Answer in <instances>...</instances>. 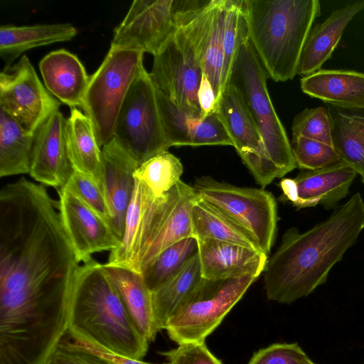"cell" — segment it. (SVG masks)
<instances>
[{
	"instance_id": "cell-1",
	"label": "cell",
	"mask_w": 364,
	"mask_h": 364,
	"mask_svg": "<svg viewBox=\"0 0 364 364\" xmlns=\"http://www.w3.org/2000/svg\"><path fill=\"white\" fill-rule=\"evenodd\" d=\"M45 186L22 177L0 191V292L69 296L80 265Z\"/></svg>"
},
{
	"instance_id": "cell-2",
	"label": "cell",
	"mask_w": 364,
	"mask_h": 364,
	"mask_svg": "<svg viewBox=\"0 0 364 364\" xmlns=\"http://www.w3.org/2000/svg\"><path fill=\"white\" fill-rule=\"evenodd\" d=\"M364 229V200L355 193L331 215L307 231L291 228L266 263L264 284L269 300L291 304L326 283Z\"/></svg>"
},
{
	"instance_id": "cell-3",
	"label": "cell",
	"mask_w": 364,
	"mask_h": 364,
	"mask_svg": "<svg viewBox=\"0 0 364 364\" xmlns=\"http://www.w3.org/2000/svg\"><path fill=\"white\" fill-rule=\"evenodd\" d=\"M108 351L142 360L149 342L138 331L104 264H80L70 295L66 334Z\"/></svg>"
},
{
	"instance_id": "cell-4",
	"label": "cell",
	"mask_w": 364,
	"mask_h": 364,
	"mask_svg": "<svg viewBox=\"0 0 364 364\" xmlns=\"http://www.w3.org/2000/svg\"><path fill=\"white\" fill-rule=\"evenodd\" d=\"M248 37L268 77L276 82L297 74L315 19L318 0H243Z\"/></svg>"
},
{
	"instance_id": "cell-5",
	"label": "cell",
	"mask_w": 364,
	"mask_h": 364,
	"mask_svg": "<svg viewBox=\"0 0 364 364\" xmlns=\"http://www.w3.org/2000/svg\"><path fill=\"white\" fill-rule=\"evenodd\" d=\"M268 77L247 36L240 45L228 83L241 95L260 134L266 159L282 178L297 166L291 144L268 92Z\"/></svg>"
},
{
	"instance_id": "cell-6",
	"label": "cell",
	"mask_w": 364,
	"mask_h": 364,
	"mask_svg": "<svg viewBox=\"0 0 364 364\" xmlns=\"http://www.w3.org/2000/svg\"><path fill=\"white\" fill-rule=\"evenodd\" d=\"M257 278H202L167 322L169 338L178 345L205 343Z\"/></svg>"
},
{
	"instance_id": "cell-7",
	"label": "cell",
	"mask_w": 364,
	"mask_h": 364,
	"mask_svg": "<svg viewBox=\"0 0 364 364\" xmlns=\"http://www.w3.org/2000/svg\"><path fill=\"white\" fill-rule=\"evenodd\" d=\"M144 53L110 46L90 76L81 108L91 120L100 147L114 137L117 118L134 80L145 68Z\"/></svg>"
},
{
	"instance_id": "cell-8",
	"label": "cell",
	"mask_w": 364,
	"mask_h": 364,
	"mask_svg": "<svg viewBox=\"0 0 364 364\" xmlns=\"http://www.w3.org/2000/svg\"><path fill=\"white\" fill-rule=\"evenodd\" d=\"M196 198L193 186L182 181L160 197L154 196L144 185V205L134 272L141 274L164 250L193 237L191 210Z\"/></svg>"
},
{
	"instance_id": "cell-9",
	"label": "cell",
	"mask_w": 364,
	"mask_h": 364,
	"mask_svg": "<svg viewBox=\"0 0 364 364\" xmlns=\"http://www.w3.org/2000/svg\"><path fill=\"white\" fill-rule=\"evenodd\" d=\"M197 196L245 230L261 251L269 254L277 232V203L264 188L239 187L210 176L197 178Z\"/></svg>"
},
{
	"instance_id": "cell-10",
	"label": "cell",
	"mask_w": 364,
	"mask_h": 364,
	"mask_svg": "<svg viewBox=\"0 0 364 364\" xmlns=\"http://www.w3.org/2000/svg\"><path fill=\"white\" fill-rule=\"evenodd\" d=\"M113 138L139 166L171 147L162 124L156 89L145 68L126 95Z\"/></svg>"
},
{
	"instance_id": "cell-11",
	"label": "cell",
	"mask_w": 364,
	"mask_h": 364,
	"mask_svg": "<svg viewBox=\"0 0 364 364\" xmlns=\"http://www.w3.org/2000/svg\"><path fill=\"white\" fill-rule=\"evenodd\" d=\"M173 11L176 25L192 43L218 103L223 91L224 0H174Z\"/></svg>"
},
{
	"instance_id": "cell-12",
	"label": "cell",
	"mask_w": 364,
	"mask_h": 364,
	"mask_svg": "<svg viewBox=\"0 0 364 364\" xmlns=\"http://www.w3.org/2000/svg\"><path fill=\"white\" fill-rule=\"evenodd\" d=\"M203 74L192 43L176 26L173 36L154 56L149 73L153 83L180 108L201 115L198 90Z\"/></svg>"
},
{
	"instance_id": "cell-13",
	"label": "cell",
	"mask_w": 364,
	"mask_h": 364,
	"mask_svg": "<svg viewBox=\"0 0 364 364\" xmlns=\"http://www.w3.org/2000/svg\"><path fill=\"white\" fill-rule=\"evenodd\" d=\"M60 106L26 55L1 72L0 109L26 131L35 134Z\"/></svg>"
},
{
	"instance_id": "cell-14",
	"label": "cell",
	"mask_w": 364,
	"mask_h": 364,
	"mask_svg": "<svg viewBox=\"0 0 364 364\" xmlns=\"http://www.w3.org/2000/svg\"><path fill=\"white\" fill-rule=\"evenodd\" d=\"M176 30L173 0H134L114 28L111 46L158 54Z\"/></svg>"
},
{
	"instance_id": "cell-15",
	"label": "cell",
	"mask_w": 364,
	"mask_h": 364,
	"mask_svg": "<svg viewBox=\"0 0 364 364\" xmlns=\"http://www.w3.org/2000/svg\"><path fill=\"white\" fill-rule=\"evenodd\" d=\"M218 112L232 146L256 181L264 188L279 173L267 161L257 127L237 88L228 83L217 104Z\"/></svg>"
},
{
	"instance_id": "cell-16",
	"label": "cell",
	"mask_w": 364,
	"mask_h": 364,
	"mask_svg": "<svg viewBox=\"0 0 364 364\" xmlns=\"http://www.w3.org/2000/svg\"><path fill=\"white\" fill-rule=\"evenodd\" d=\"M58 191L60 221L80 264L90 260L94 253L119 246L121 240L107 220L66 188Z\"/></svg>"
},
{
	"instance_id": "cell-17",
	"label": "cell",
	"mask_w": 364,
	"mask_h": 364,
	"mask_svg": "<svg viewBox=\"0 0 364 364\" xmlns=\"http://www.w3.org/2000/svg\"><path fill=\"white\" fill-rule=\"evenodd\" d=\"M357 175L341 159L320 169L301 170L294 178L282 179L279 186L286 200L298 209L318 205L331 209L348 195Z\"/></svg>"
},
{
	"instance_id": "cell-18",
	"label": "cell",
	"mask_w": 364,
	"mask_h": 364,
	"mask_svg": "<svg viewBox=\"0 0 364 364\" xmlns=\"http://www.w3.org/2000/svg\"><path fill=\"white\" fill-rule=\"evenodd\" d=\"M67 119L58 111L50 116L35 133L29 175L38 183L59 191L74 169L67 143Z\"/></svg>"
},
{
	"instance_id": "cell-19",
	"label": "cell",
	"mask_w": 364,
	"mask_h": 364,
	"mask_svg": "<svg viewBox=\"0 0 364 364\" xmlns=\"http://www.w3.org/2000/svg\"><path fill=\"white\" fill-rule=\"evenodd\" d=\"M156 95L164 129L171 146H232L217 112L203 117L180 108L157 89Z\"/></svg>"
},
{
	"instance_id": "cell-20",
	"label": "cell",
	"mask_w": 364,
	"mask_h": 364,
	"mask_svg": "<svg viewBox=\"0 0 364 364\" xmlns=\"http://www.w3.org/2000/svg\"><path fill=\"white\" fill-rule=\"evenodd\" d=\"M102 191L109 210L111 226L122 240L128 206L139 164L113 138L102 147Z\"/></svg>"
},
{
	"instance_id": "cell-21",
	"label": "cell",
	"mask_w": 364,
	"mask_h": 364,
	"mask_svg": "<svg viewBox=\"0 0 364 364\" xmlns=\"http://www.w3.org/2000/svg\"><path fill=\"white\" fill-rule=\"evenodd\" d=\"M201 274L205 279H223L244 274L258 277L267 255L236 244L211 240H197Z\"/></svg>"
},
{
	"instance_id": "cell-22",
	"label": "cell",
	"mask_w": 364,
	"mask_h": 364,
	"mask_svg": "<svg viewBox=\"0 0 364 364\" xmlns=\"http://www.w3.org/2000/svg\"><path fill=\"white\" fill-rule=\"evenodd\" d=\"M46 89L70 108L81 107L90 76L77 56L65 49L53 50L39 63Z\"/></svg>"
},
{
	"instance_id": "cell-23",
	"label": "cell",
	"mask_w": 364,
	"mask_h": 364,
	"mask_svg": "<svg viewBox=\"0 0 364 364\" xmlns=\"http://www.w3.org/2000/svg\"><path fill=\"white\" fill-rule=\"evenodd\" d=\"M363 10L364 0L348 4L312 28L301 54L297 74L305 77L320 70L331 57L348 23Z\"/></svg>"
},
{
	"instance_id": "cell-24",
	"label": "cell",
	"mask_w": 364,
	"mask_h": 364,
	"mask_svg": "<svg viewBox=\"0 0 364 364\" xmlns=\"http://www.w3.org/2000/svg\"><path fill=\"white\" fill-rule=\"evenodd\" d=\"M301 90L329 105L364 109V73L346 70H320L301 79Z\"/></svg>"
},
{
	"instance_id": "cell-25",
	"label": "cell",
	"mask_w": 364,
	"mask_h": 364,
	"mask_svg": "<svg viewBox=\"0 0 364 364\" xmlns=\"http://www.w3.org/2000/svg\"><path fill=\"white\" fill-rule=\"evenodd\" d=\"M66 131L68 154L73 169L93 180L102 190V149L91 120L77 107L70 108Z\"/></svg>"
},
{
	"instance_id": "cell-26",
	"label": "cell",
	"mask_w": 364,
	"mask_h": 364,
	"mask_svg": "<svg viewBox=\"0 0 364 364\" xmlns=\"http://www.w3.org/2000/svg\"><path fill=\"white\" fill-rule=\"evenodd\" d=\"M103 264L136 328L149 342L153 341L158 331L154 323L151 292L141 274Z\"/></svg>"
},
{
	"instance_id": "cell-27",
	"label": "cell",
	"mask_w": 364,
	"mask_h": 364,
	"mask_svg": "<svg viewBox=\"0 0 364 364\" xmlns=\"http://www.w3.org/2000/svg\"><path fill=\"white\" fill-rule=\"evenodd\" d=\"M77 33L70 23L3 25L0 27V57L8 67L28 50L70 41Z\"/></svg>"
},
{
	"instance_id": "cell-28",
	"label": "cell",
	"mask_w": 364,
	"mask_h": 364,
	"mask_svg": "<svg viewBox=\"0 0 364 364\" xmlns=\"http://www.w3.org/2000/svg\"><path fill=\"white\" fill-rule=\"evenodd\" d=\"M333 147L364 183V109L329 105Z\"/></svg>"
},
{
	"instance_id": "cell-29",
	"label": "cell",
	"mask_w": 364,
	"mask_h": 364,
	"mask_svg": "<svg viewBox=\"0 0 364 364\" xmlns=\"http://www.w3.org/2000/svg\"><path fill=\"white\" fill-rule=\"evenodd\" d=\"M192 236L239 245L261 251L256 241L242 228L198 196L191 210Z\"/></svg>"
},
{
	"instance_id": "cell-30",
	"label": "cell",
	"mask_w": 364,
	"mask_h": 364,
	"mask_svg": "<svg viewBox=\"0 0 364 364\" xmlns=\"http://www.w3.org/2000/svg\"><path fill=\"white\" fill-rule=\"evenodd\" d=\"M198 252L171 279L151 292L157 331L165 329L169 318L202 279Z\"/></svg>"
},
{
	"instance_id": "cell-31",
	"label": "cell",
	"mask_w": 364,
	"mask_h": 364,
	"mask_svg": "<svg viewBox=\"0 0 364 364\" xmlns=\"http://www.w3.org/2000/svg\"><path fill=\"white\" fill-rule=\"evenodd\" d=\"M35 134L0 109V176L29 173Z\"/></svg>"
},
{
	"instance_id": "cell-32",
	"label": "cell",
	"mask_w": 364,
	"mask_h": 364,
	"mask_svg": "<svg viewBox=\"0 0 364 364\" xmlns=\"http://www.w3.org/2000/svg\"><path fill=\"white\" fill-rule=\"evenodd\" d=\"M198 252V241L193 237L183 239L161 252L141 272L150 291L175 276Z\"/></svg>"
},
{
	"instance_id": "cell-33",
	"label": "cell",
	"mask_w": 364,
	"mask_h": 364,
	"mask_svg": "<svg viewBox=\"0 0 364 364\" xmlns=\"http://www.w3.org/2000/svg\"><path fill=\"white\" fill-rule=\"evenodd\" d=\"M132 198L127 211L124 233L119 246L109 252L105 264L134 269L136 257L139 228L144 205V185L135 177Z\"/></svg>"
},
{
	"instance_id": "cell-34",
	"label": "cell",
	"mask_w": 364,
	"mask_h": 364,
	"mask_svg": "<svg viewBox=\"0 0 364 364\" xmlns=\"http://www.w3.org/2000/svg\"><path fill=\"white\" fill-rule=\"evenodd\" d=\"M183 171L179 159L166 151L141 164L134 176L141 181L154 196L160 197L181 181Z\"/></svg>"
},
{
	"instance_id": "cell-35",
	"label": "cell",
	"mask_w": 364,
	"mask_h": 364,
	"mask_svg": "<svg viewBox=\"0 0 364 364\" xmlns=\"http://www.w3.org/2000/svg\"><path fill=\"white\" fill-rule=\"evenodd\" d=\"M225 20L223 33V90L227 87L232 68L244 39L248 36L243 11V0H224Z\"/></svg>"
},
{
	"instance_id": "cell-36",
	"label": "cell",
	"mask_w": 364,
	"mask_h": 364,
	"mask_svg": "<svg viewBox=\"0 0 364 364\" xmlns=\"http://www.w3.org/2000/svg\"><path fill=\"white\" fill-rule=\"evenodd\" d=\"M291 148L296 166L301 170H317L341 160L334 147L304 136L292 139Z\"/></svg>"
},
{
	"instance_id": "cell-37",
	"label": "cell",
	"mask_w": 364,
	"mask_h": 364,
	"mask_svg": "<svg viewBox=\"0 0 364 364\" xmlns=\"http://www.w3.org/2000/svg\"><path fill=\"white\" fill-rule=\"evenodd\" d=\"M291 131L292 139L304 136L333 147L331 115L325 107L306 108L299 113L294 119Z\"/></svg>"
},
{
	"instance_id": "cell-38",
	"label": "cell",
	"mask_w": 364,
	"mask_h": 364,
	"mask_svg": "<svg viewBox=\"0 0 364 364\" xmlns=\"http://www.w3.org/2000/svg\"><path fill=\"white\" fill-rule=\"evenodd\" d=\"M64 187L77 196L111 225L109 210L104 193L96 182L74 170Z\"/></svg>"
},
{
	"instance_id": "cell-39",
	"label": "cell",
	"mask_w": 364,
	"mask_h": 364,
	"mask_svg": "<svg viewBox=\"0 0 364 364\" xmlns=\"http://www.w3.org/2000/svg\"><path fill=\"white\" fill-rule=\"evenodd\" d=\"M308 359L297 343H274L256 352L248 364H306Z\"/></svg>"
},
{
	"instance_id": "cell-40",
	"label": "cell",
	"mask_w": 364,
	"mask_h": 364,
	"mask_svg": "<svg viewBox=\"0 0 364 364\" xmlns=\"http://www.w3.org/2000/svg\"><path fill=\"white\" fill-rule=\"evenodd\" d=\"M160 353L170 364H222L205 343L181 344L174 349Z\"/></svg>"
},
{
	"instance_id": "cell-41",
	"label": "cell",
	"mask_w": 364,
	"mask_h": 364,
	"mask_svg": "<svg viewBox=\"0 0 364 364\" xmlns=\"http://www.w3.org/2000/svg\"><path fill=\"white\" fill-rule=\"evenodd\" d=\"M50 364H110L98 356L75 346L66 336L58 346Z\"/></svg>"
},
{
	"instance_id": "cell-42",
	"label": "cell",
	"mask_w": 364,
	"mask_h": 364,
	"mask_svg": "<svg viewBox=\"0 0 364 364\" xmlns=\"http://www.w3.org/2000/svg\"><path fill=\"white\" fill-rule=\"evenodd\" d=\"M66 336L75 346L98 356L110 364H154L108 351L80 338H70L67 335ZM166 364L170 363H168Z\"/></svg>"
},
{
	"instance_id": "cell-43",
	"label": "cell",
	"mask_w": 364,
	"mask_h": 364,
	"mask_svg": "<svg viewBox=\"0 0 364 364\" xmlns=\"http://www.w3.org/2000/svg\"><path fill=\"white\" fill-rule=\"evenodd\" d=\"M198 100L203 117L216 112V94L210 81L204 74H203L198 90Z\"/></svg>"
},
{
	"instance_id": "cell-44",
	"label": "cell",
	"mask_w": 364,
	"mask_h": 364,
	"mask_svg": "<svg viewBox=\"0 0 364 364\" xmlns=\"http://www.w3.org/2000/svg\"><path fill=\"white\" fill-rule=\"evenodd\" d=\"M306 364H315L312 360H311L309 358L307 360Z\"/></svg>"
}]
</instances>
